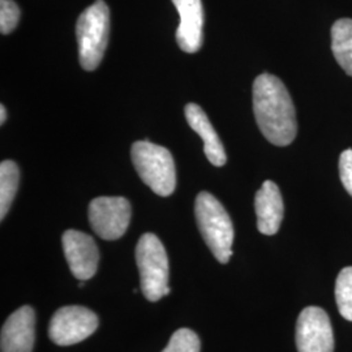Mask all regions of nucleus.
I'll list each match as a JSON object with an SVG mask.
<instances>
[{
	"instance_id": "obj_20",
	"label": "nucleus",
	"mask_w": 352,
	"mask_h": 352,
	"mask_svg": "<svg viewBox=\"0 0 352 352\" xmlns=\"http://www.w3.org/2000/svg\"><path fill=\"white\" fill-rule=\"evenodd\" d=\"M6 119H7V111H6V107L1 104V106H0V123L4 124Z\"/></svg>"
},
{
	"instance_id": "obj_16",
	"label": "nucleus",
	"mask_w": 352,
	"mask_h": 352,
	"mask_svg": "<svg viewBox=\"0 0 352 352\" xmlns=\"http://www.w3.org/2000/svg\"><path fill=\"white\" fill-rule=\"evenodd\" d=\"M336 300L340 316L352 321V266L344 267L337 278Z\"/></svg>"
},
{
	"instance_id": "obj_9",
	"label": "nucleus",
	"mask_w": 352,
	"mask_h": 352,
	"mask_svg": "<svg viewBox=\"0 0 352 352\" xmlns=\"http://www.w3.org/2000/svg\"><path fill=\"white\" fill-rule=\"evenodd\" d=\"M64 254L72 274L78 280L94 277L100 263V252L94 239L81 231L68 230L62 238Z\"/></svg>"
},
{
	"instance_id": "obj_17",
	"label": "nucleus",
	"mask_w": 352,
	"mask_h": 352,
	"mask_svg": "<svg viewBox=\"0 0 352 352\" xmlns=\"http://www.w3.org/2000/svg\"><path fill=\"white\" fill-rule=\"evenodd\" d=\"M200 350L201 342L199 336L189 329H179L162 352H200Z\"/></svg>"
},
{
	"instance_id": "obj_12",
	"label": "nucleus",
	"mask_w": 352,
	"mask_h": 352,
	"mask_svg": "<svg viewBox=\"0 0 352 352\" xmlns=\"http://www.w3.org/2000/svg\"><path fill=\"white\" fill-rule=\"evenodd\" d=\"M257 228L264 235H276L283 219L285 206L280 190L272 180H266L254 196Z\"/></svg>"
},
{
	"instance_id": "obj_1",
	"label": "nucleus",
	"mask_w": 352,
	"mask_h": 352,
	"mask_svg": "<svg viewBox=\"0 0 352 352\" xmlns=\"http://www.w3.org/2000/svg\"><path fill=\"white\" fill-rule=\"evenodd\" d=\"M253 111L265 139L287 146L298 133V122L289 90L277 76L263 74L253 82Z\"/></svg>"
},
{
	"instance_id": "obj_5",
	"label": "nucleus",
	"mask_w": 352,
	"mask_h": 352,
	"mask_svg": "<svg viewBox=\"0 0 352 352\" xmlns=\"http://www.w3.org/2000/svg\"><path fill=\"white\" fill-rule=\"evenodd\" d=\"M141 292L149 302H158L170 294L168 257L162 241L154 234H144L136 247Z\"/></svg>"
},
{
	"instance_id": "obj_4",
	"label": "nucleus",
	"mask_w": 352,
	"mask_h": 352,
	"mask_svg": "<svg viewBox=\"0 0 352 352\" xmlns=\"http://www.w3.org/2000/svg\"><path fill=\"white\" fill-rule=\"evenodd\" d=\"M131 155L141 180L157 193L167 197L176 187L175 162L168 149L151 141H136Z\"/></svg>"
},
{
	"instance_id": "obj_15",
	"label": "nucleus",
	"mask_w": 352,
	"mask_h": 352,
	"mask_svg": "<svg viewBox=\"0 0 352 352\" xmlns=\"http://www.w3.org/2000/svg\"><path fill=\"white\" fill-rule=\"evenodd\" d=\"M20 170L13 161L0 164V219L3 221L10 212L13 199L19 188Z\"/></svg>"
},
{
	"instance_id": "obj_14",
	"label": "nucleus",
	"mask_w": 352,
	"mask_h": 352,
	"mask_svg": "<svg viewBox=\"0 0 352 352\" xmlns=\"http://www.w3.org/2000/svg\"><path fill=\"white\" fill-rule=\"evenodd\" d=\"M331 50L343 71L352 77V19H340L334 23Z\"/></svg>"
},
{
	"instance_id": "obj_18",
	"label": "nucleus",
	"mask_w": 352,
	"mask_h": 352,
	"mask_svg": "<svg viewBox=\"0 0 352 352\" xmlns=\"http://www.w3.org/2000/svg\"><path fill=\"white\" fill-rule=\"evenodd\" d=\"M20 20V8L13 0H0V32L10 34Z\"/></svg>"
},
{
	"instance_id": "obj_13",
	"label": "nucleus",
	"mask_w": 352,
	"mask_h": 352,
	"mask_svg": "<svg viewBox=\"0 0 352 352\" xmlns=\"http://www.w3.org/2000/svg\"><path fill=\"white\" fill-rule=\"evenodd\" d=\"M189 126L204 141V151L209 162L221 167L226 164L227 157L225 146L219 136L217 135L208 115L196 103H188L184 109Z\"/></svg>"
},
{
	"instance_id": "obj_2",
	"label": "nucleus",
	"mask_w": 352,
	"mask_h": 352,
	"mask_svg": "<svg viewBox=\"0 0 352 352\" xmlns=\"http://www.w3.org/2000/svg\"><path fill=\"white\" fill-rule=\"evenodd\" d=\"M195 213L206 245L221 264H227L232 256L235 232L226 209L212 193L200 192L196 197Z\"/></svg>"
},
{
	"instance_id": "obj_7",
	"label": "nucleus",
	"mask_w": 352,
	"mask_h": 352,
	"mask_svg": "<svg viewBox=\"0 0 352 352\" xmlns=\"http://www.w3.org/2000/svg\"><path fill=\"white\" fill-rule=\"evenodd\" d=\"M89 222L102 239H120L131 222V204L124 197L94 199L89 205Z\"/></svg>"
},
{
	"instance_id": "obj_3",
	"label": "nucleus",
	"mask_w": 352,
	"mask_h": 352,
	"mask_svg": "<svg viewBox=\"0 0 352 352\" xmlns=\"http://www.w3.org/2000/svg\"><path fill=\"white\" fill-rule=\"evenodd\" d=\"M110 11L103 0H97L80 14L76 24L80 64L94 71L102 62L109 43Z\"/></svg>"
},
{
	"instance_id": "obj_19",
	"label": "nucleus",
	"mask_w": 352,
	"mask_h": 352,
	"mask_svg": "<svg viewBox=\"0 0 352 352\" xmlns=\"http://www.w3.org/2000/svg\"><path fill=\"white\" fill-rule=\"evenodd\" d=\"M340 182L352 197V149H346L340 157Z\"/></svg>"
},
{
	"instance_id": "obj_11",
	"label": "nucleus",
	"mask_w": 352,
	"mask_h": 352,
	"mask_svg": "<svg viewBox=\"0 0 352 352\" xmlns=\"http://www.w3.org/2000/svg\"><path fill=\"white\" fill-rule=\"evenodd\" d=\"M180 16L176 42L184 52L193 54L201 49L204 10L201 0H173Z\"/></svg>"
},
{
	"instance_id": "obj_8",
	"label": "nucleus",
	"mask_w": 352,
	"mask_h": 352,
	"mask_svg": "<svg viewBox=\"0 0 352 352\" xmlns=\"http://www.w3.org/2000/svg\"><path fill=\"white\" fill-rule=\"evenodd\" d=\"M298 352H334V336L327 312L307 307L296 322Z\"/></svg>"
},
{
	"instance_id": "obj_6",
	"label": "nucleus",
	"mask_w": 352,
	"mask_h": 352,
	"mask_svg": "<svg viewBox=\"0 0 352 352\" xmlns=\"http://www.w3.org/2000/svg\"><path fill=\"white\" fill-rule=\"evenodd\" d=\"M98 325V316L93 311L80 305H68L51 317L49 337L58 346H72L89 338Z\"/></svg>"
},
{
	"instance_id": "obj_10",
	"label": "nucleus",
	"mask_w": 352,
	"mask_h": 352,
	"mask_svg": "<svg viewBox=\"0 0 352 352\" xmlns=\"http://www.w3.org/2000/svg\"><path fill=\"white\" fill-rule=\"evenodd\" d=\"M36 342V314L29 305L14 311L1 327V352H33Z\"/></svg>"
}]
</instances>
